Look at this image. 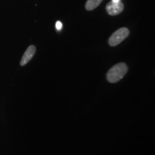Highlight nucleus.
I'll use <instances>...</instances> for the list:
<instances>
[{
	"instance_id": "1",
	"label": "nucleus",
	"mask_w": 155,
	"mask_h": 155,
	"mask_svg": "<svg viewBox=\"0 0 155 155\" xmlns=\"http://www.w3.org/2000/svg\"><path fill=\"white\" fill-rule=\"evenodd\" d=\"M127 71L128 67L125 63H120L116 64L108 71L106 78L108 82L112 83H116L123 78L124 76L127 74Z\"/></svg>"
},
{
	"instance_id": "2",
	"label": "nucleus",
	"mask_w": 155,
	"mask_h": 155,
	"mask_svg": "<svg viewBox=\"0 0 155 155\" xmlns=\"http://www.w3.org/2000/svg\"><path fill=\"white\" fill-rule=\"evenodd\" d=\"M129 30L127 28H121L114 32L108 40V44L110 46L114 47L123 42L129 36Z\"/></svg>"
},
{
	"instance_id": "3",
	"label": "nucleus",
	"mask_w": 155,
	"mask_h": 155,
	"mask_svg": "<svg viewBox=\"0 0 155 155\" xmlns=\"http://www.w3.org/2000/svg\"><path fill=\"white\" fill-rule=\"evenodd\" d=\"M124 9V6L121 1L119 2H114L111 1L108 2L106 7V10L108 14L112 16L121 14Z\"/></svg>"
},
{
	"instance_id": "4",
	"label": "nucleus",
	"mask_w": 155,
	"mask_h": 155,
	"mask_svg": "<svg viewBox=\"0 0 155 155\" xmlns=\"http://www.w3.org/2000/svg\"><path fill=\"white\" fill-rule=\"evenodd\" d=\"M36 52V48L35 47L34 45H30L29 46L28 49H27L25 53L23 55L22 60L20 61V65L22 66H24V65H26L27 63H28V62L32 59V57H33L35 53Z\"/></svg>"
},
{
	"instance_id": "5",
	"label": "nucleus",
	"mask_w": 155,
	"mask_h": 155,
	"mask_svg": "<svg viewBox=\"0 0 155 155\" xmlns=\"http://www.w3.org/2000/svg\"><path fill=\"white\" fill-rule=\"evenodd\" d=\"M103 0H88L86 4V9L88 11H91L93 9H96Z\"/></svg>"
},
{
	"instance_id": "6",
	"label": "nucleus",
	"mask_w": 155,
	"mask_h": 155,
	"mask_svg": "<svg viewBox=\"0 0 155 155\" xmlns=\"http://www.w3.org/2000/svg\"><path fill=\"white\" fill-rule=\"evenodd\" d=\"M55 27H56V29H57L58 30H61L62 29V23H61V22H60V21H58V22H56V24H55Z\"/></svg>"
},
{
	"instance_id": "7",
	"label": "nucleus",
	"mask_w": 155,
	"mask_h": 155,
	"mask_svg": "<svg viewBox=\"0 0 155 155\" xmlns=\"http://www.w3.org/2000/svg\"><path fill=\"white\" fill-rule=\"evenodd\" d=\"M112 2H119L121 1V0H111Z\"/></svg>"
}]
</instances>
